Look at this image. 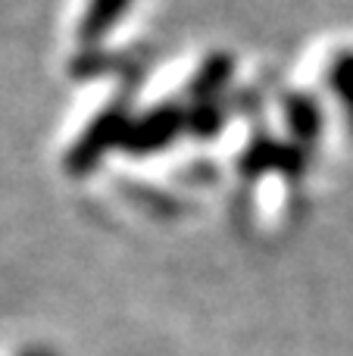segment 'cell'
<instances>
[{
    "instance_id": "obj_1",
    "label": "cell",
    "mask_w": 353,
    "mask_h": 356,
    "mask_svg": "<svg viewBox=\"0 0 353 356\" xmlns=\"http://www.w3.org/2000/svg\"><path fill=\"white\" fill-rule=\"evenodd\" d=\"M131 119H129V110L125 104H113L88 125V131L79 138V144L72 147V154L66 156V169L72 175H88L110 147L122 144L125 131H129Z\"/></svg>"
},
{
    "instance_id": "obj_2",
    "label": "cell",
    "mask_w": 353,
    "mask_h": 356,
    "mask_svg": "<svg viewBox=\"0 0 353 356\" xmlns=\"http://www.w3.org/2000/svg\"><path fill=\"white\" fill-rule=\"evenodd\" d=\"M185 125H188V119L179 106L163 104V106H156V110H150L144 119H135V122L129 125V131H125V138H122V147L135 156L156 154V150L169 147Z\"/></svg>"
},
{
    "instance_id": "obj_3",
    "label": "cell",
    "mask_w": 353,
    "mask_h": 356,
    "mask_svg": "<svg viewBox=\"0 0 353 356\" xmlns=\"http://www.w3.org/2000/svg\"><path fill=\"white\" fill-rule=\"evenodd\" d=\"M266 169H285L288 175H300L304 169V154L297 144H275V141H256L241 160V172L260 175Z\"/></svg>"
},
{
    "instance_id": "obj_4",
    "label": "cell",
    "mask_w": 353,
    "mask_h": 356,
    "mask_svg": "<svg viewBox=\"0 0 353 356\" xmlns=\"http://www.w3.org/2000/svg\"><path fill=\"white\" fill-rule=\"evenodd\" d=\"M131 3L135 0H88L85 16H81L79 25V38L85 44H97L106 31L122 22V16L129 13Z\"/></svg>"
},
{
    "instance_id": "obj_5",
    "label": "cell",
    "mask_w": 353,
    "mask_h": 356,
    "mask_svg": "<svg viewBox=\"0 0 353 356\" xmlns=\"http://www.w3.org/2000/svg\"><path fill=\"white\" fill-rule=\"evenodd\" d=\"M231 56L229 54H213L210 60L204 63V69H200V75L194 79L191 85V94L200 100H213L219 91L225 88V81L231 79Z\"/></svg>"
},
{
    "instance_id": "obj_6",
    "label": "cell",
    "mask_w": 353,
    "mask_h": 356,
    "mask_svg": "<svg viewBox=\"0 0 353 356\" xmlns=\"http://www.w3.org/2000/svg\"><path fill=\"white\" fill-rule=\"evenodd\" d=\"M285 113H288V125H291V131L300 138V144H306L310 138H316L319 113H316V106H313L310 100L306 97H291L285 104Z\"/></svg>"
},
{
    "instance_id": "obj_7",
    "label": "cell",
    "mask_w": 353,
    "mask_h": 356,
    "mask_svg": "<svg viewBox=\"0 0 353 356\" xmlns=\"http://www.w3.org/2000/svg\"><path fill=\"white\" fill-rule=\"evenodd\" d=\"M222 122H225V116H222V110H219L216 100H200L197 110H194V113H191V119H188L191 131H197L200 138L216 135V131L222 129Z\"/></svg>"
},
{
    "instance_id": "obj_8",
    "label": "cell",
    "mask_w": 353,
    "mask_h": 356,
    "mask_svg": "<svg viewBox=\"0 0 353 356\" xmlns=\"http://www.w3.org/2000/svg\"><path fill=\"white\" fill-rule=\"evenodd\" d=\"M331 88H335V94L344 100V104L353 110V54H344L335 60V66H331V75H329Z\"/></svg>"
},
{
    "instance_id": "obj_9",
    "label": "cell",
    "mask_w": 353,
    "mask_h": 356,
    "mask_svg": "<svg viewBox=\"0 0 353 356\" xmlns=\"http://www.w3.org/2000/svg\"><path fill=\"white\" fill-rule=\"evenodd\" d=\"M25 356H54V353H50V350H28Z\"/></svg>"
}]
</instances>
